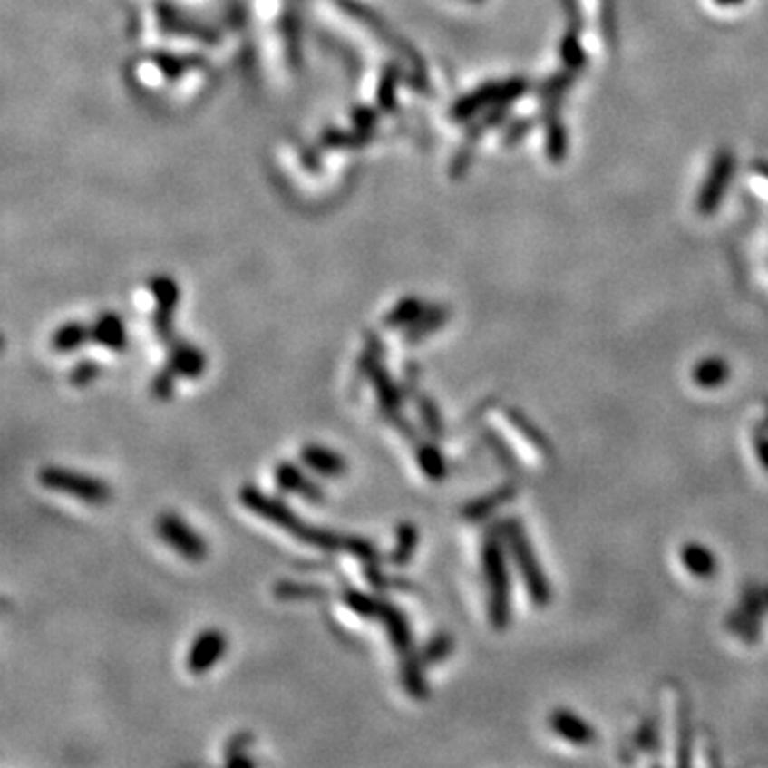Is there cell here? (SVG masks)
Wrapping results in <instances>:
<instances>
[{"mask_svg":"<svg viewBox=\"0 0 768 768\" xmlns=\"http://www.w3.org/2000/svg\"><path fill=\"white\" fill-rule=\"evenodd\" d=\"M238 498L241 506L248 508L252 515L265 519V521L276 525L297 538L299 542L310 544L314 549L326 553H348L361 561V564H380V553L376 544L363 536H350V534H335V531L316 528V525L306 523L304 519L295 515V510L290 508L287 501H282L276 495L265 493L263 489L254 485H244L239 489Z\"/></svg>","mask_w":768,"mask_h":768,"instance_id":"obj_1","label":"cell"},{"mask_svg":"<svg viewBox=\"0 0 768 768\" xmlns=\"http://www.w3.org/2000/svg\"><path fill=\"white\" fill-rule=\"evenodd\" d=\"M39 482L41 487L50 489V491L71 495V498L90 506H102L112 500V487L105 481L77 470L60 468V465H47L41 470Z\"/></svg>","mask_w":768,"mask_h":768,"instance_id":"obj_2","label":"cell"},{"mask_svg":"<svg viewBox=\"0 0 768 768\" xmlns=\"http://www.w3.org/2000/svg\"><path fill=\"white\" fill-rule=\"evenodd\" d=\"M383 355H384L383 344H380L378 337L370 335V340H367V350L365 355L361 356L359 367L363 374L361 378H365L367 383L374 386V391H376L380 414L386 419V416L402 413V403H403V397H406V391H403L402 384H397L395 380H393L389 370H386L383 363Z\"/></svg>","mask_w":768,"mask_h":768,"instance_id":"obj_3","label":"cell"},{"mask_svg":"<svg viewBox=\"0 0 768 768\" xmlns=\"http://www.w3.org/2000/svg\"><path fill=\"white\" fill-rule=\"evenodd\" d=\"M482 570H485L487 589H489V617L493 626H506L508 621V572L504 553L498 538L489 536L485 547H482Z\"/></svg>","mask_w":768,"mask_h":768,"instance_id":"obj_4","label":"cell"},{"mask_svg":"<svg viewBox=\"0 0 768 768\" xmlns=\"http://www.w3.org/2000/svg\"><path fill=\"white\" fill-rule=\"evenodd\" d=\"M156 531H159L160 540L165 542L169 549H173L180 558L189 561H203L208 558V542H205L184 519L175 515V512H162V515L156 519Z\"/></svg>","mask_w":768,"mask_h":768,"instance_id":"obj_5","label":"cell"},{"mask_svg":"<svg viewBox=\"0 0 768 768\" xmlns=\"http://www.w3.org/2000/svg\"><path fill=\"white\" fill-rule=\"evenodd\" d=\"M736 167V159L730 150H719L713 156V162L709 167V173L703 181V189H700L696 197V211L703 216H711L719 209V205L724 201L725 190H728L730 180H733Z\"/></svg>","mask_w":768,"mask_h":768,"instance_id":"obj_6","label":"cell"},{"mask_svg":"<svg viewBox=\"0 0 768 768\" xmlns=\"http://www.w3.org/2000/svg\"><path fill=\"white\" fill-rule=\"evenodd\" d=\"M228 646V640L225 632L216 630V627H208V630L199 632L197 638L192 640L189 656H186V670L190 675H205L216 666V662H220L225 657Z\"/></svg>","mask_w":768,"mask_h":768,"instance_id":"obj_7","label":"cell"},{"mask_svg":"<svg viewBox=\"0 0 768 768\" xmlns=\"http://www.w3.org/2000/svg\"><path fill=\"white\" fill-rule=\"evenodd\" d=\"M274 481L282 493L299 495L301 500L310 501V504H323L325 501V489L310 479L299 465L280 462L274 468Z\"/></svg>","mask_w":768,"mask_h":768,"instance_id":"obj_8","label":"cell"},{"mask_svg":"<svg viewBox=\"0 0 768 768\" xmlns=\"http://www.w3.org/2000/svg\"><path fill=\"white\" fill-rule=\"evenodd\" d=\"M506 534L510 536V544H512V551H515L517 559H519V568H521L525 583H528V589H531V594H534V600L544 604L549 600V589L544 588V580L540 577V570H538L536 559L531 551L528 549V544H525L523 536H521V528H519L517 523H506Z\"/></svg>","mask_w":768,"mask_h":768,"instance_id":"obj_9","label":"cell"},{"mask_svg":"<svg viewBox=\"0 0 768 768\" xmlns=\"http://www.w3.org/2000/svg\"><path fill=\"white\" fill-rule=\"evenodd\" d=\"M152 293L156 301H159V312H156L152 318L154 334L162 344H165V346H171V344L175 342L173 310H175V304H178V287H175L171 280L160 277V280L152 282Z\"/></svg>","mask_w":768,"mask_h":768,"instance_id":"obj_10","label":"cell"},{"mask_svg":"<svg viewBox=\"0 0 768 768\" xmlns=\"http://www.w3.org/2000/svg\"><path fill=\"white\" fill-rule=\"evenodd\" d=\"M299 459L304 462L306 468H310L314 474L325 476V479H340L348 470L346 457L340 455V452L334 449H329V446L316 442L301 446Z\"/></svg>","mask_w":768,"mask_h":768,"instance_id":"obj_11","label":"cell"},{"mask_svg":"<svg viewBox=\"0 0 768 768\" xmlns=\"http://www.w3.org/2000/svg\"><path fill=\"white\" fill-rule=\"evenodd\" d=\"M167 365L171 367L180 378L197 380L205 370H208V356H205L197 346H192V344L175 340L171 346H169Z\"/></svg>","mask_w":768,"mask_h":768,"instance_id":"obj_12","label":"cell"},{"mask_svg":"<svg viewBox=\"0 0 768 768\" xmlns=\"http://www.w3.org/2000/svg\"><path fill=\"white\" fill-rule=\"evenodd\" d=\"M90 340L102 348L113 350V353H124L126 346H129V337H126L122 318L112 312L96 318L94 326L90 329Z\"/></svg>","mask_w":768,"mask_h":768,"instance_id":"obj_13","label":"cell"},{"mask_svg":"<svg viewBox=\"0 0 768 768\" xmlns=\"http://www.w3.org/2000/svg\"><path fill=\"white\" fill-rule=\"evenodd\" d=\"M337 600H340L348 610H353L356 617H361V619H370V621L378 619L380 607H383V598L365 594V591L353 588L350 583L342 585L340 591H337Z\"/></svg>","mask_w":768,"mask_h":768,"instance_id":"obj_14","label":"cell"},{"mask_svg":"<svg viewBox=\"0 0 768 768\" xmlns=\"http://www.w3.org/2000/svg\"><path fill=\"white\" fill-rule=\"evenodd\" d=\"M416 547H419V530H416V525L410 521L399 523L395 531V547H393V551L389 555L391 566H397V568L408 566L414 558Z\"/></svg>","mask_w":768,"mask_h":768,"instance_id":"obj_15","label":"cell"},{"mask_svg":"<svg viewBox=\"0 0 768 768\" xmlns=\"http://www.w3.org/2000/svg\"><path fill=\"white\" fill-rule=\"evenodd\" d=\"M553 730L558 733L561 739L577 743V745H585V743H589L594 739V730L589 728L588 724L583 722V719H578L574 713L570 711H558L551 719Z\"/></svg>","mask_w":768,"mask_h":768,"instance_id":"obj_16","label":"cell"},{"mask_svg":"<svg viewBox=\"0 0 768 768\" xmlns=\"http://www.w3.org/2000/svg\"><path fill=\"white\" fill-rule=\"evenodd\" d=\"M274 594L277 600L301 602V600H325L331 596V589L318 583H295V580H280L276 583Z\"/></svg>","mask_w":768,"mask_h":768,"instance_id":"obj_17","label":"cell"},{"mask_svg":"<svg viewBox=\"0 0 768 768\" xmlns=\"http://www.w3.org/2000/svg\"><path fill=\"white\" fill-rule=\"evenodd\" d=\"M90 340V329L82 323H64L53 331L50 346L60 355L75 353L77 348H82L83 344Z\"/></svg>","mask_w":768,"mask_h":768,"instance_id":"obj_18","label":"cell"},{"mask_svg":"<svg viewBox=\"0 0 768 768\" xmlns=\"http://www.w3.org/2000/svg\"><path fill=\"white\" fill-rule=\"evenodd\" d=\"M416 463L423 474L429 481L440 482L446 476V462L442 451L438 449L433 442H419L416 444Z\"/></svg>","mask_w":768,"mask_h":768,"instance_id":"obj_19","label":"cell"},{"mask_svg":"<svg viewBox=\"0 0 768 768\" xmlns=\"http://www.w3.org/2000/svg\"><path fill=\"white\" fill-rule=\"evenodd\" d=\"M446 323V312L442 307H433V310L423 312L419 320H414L413 325L408 326L406 335H403V342L406 344H419L423 337L432 335L435 329H440Z\"/></svg>","mask_w":768,"mask_h":768,"instance_id":"obj_20","label":"cell"},{"mask_svg":"<svg viewBox=\"0 0 768 768\" xmlns=\"http://www.w3.org/2000/svg\"><path fill=\"white\" fill-rule=\"evenodd\" d=\"M452 649H455V640H452L451 634L440 632L432 637L425 643V646L419 651L423 666H435V664L449 660Z\"/></svg>","mask_w":768,"mask_h":768,"instance_id":"obj_21","label":"cell"},{"mask_svg":"<svg viewBox=\"0 0 768 768\" xmlns=\"http://www.w3.org/2000/svg\"><path fill=\"white\" fill-rule=\"evenodd\" d=\"M547 154L553 162H561L568 152L566 126L559 122L558 113H547Z\"/></svg>","mask_w":768,"mask_h":768,"instance_id":"obj_22","label":"cell"},{"mask_svg":"<svg viewBox=\"0 0 768 768\" xmlns=\"http://www.w3.org/2000/svg\"><path fill=\"white\" fill-rule=\"evenodd\" d=\"M416 408H419L423 429H425L427 435H432L433 440L442 438L444 425H442V416H440L438 403H435L427 393H421V395L416 397Z\"/></svg>","mask_w":768,"mask_h":768,"instance_id":"obj_23","label":"cell"},{"mask_svg":"<svg viewBox=\"0 0 768 768\" xmlns=\"http://www.w3.org/2000/svg\"><path fill=\"white\" fill-rule=\"evenodd\" d=\"M425 312L423 310V304L416 297H406L402 299L399 304L393 307V310L386 314L384 318V326H389V329H399V326H410L414 323V320H419L421 314Z\"/></svg>","mask_w":768,"mask_h":768,"instance_id":"obj_24","label":"cell"},{"mask_svg":"<svg viewBox=\"0 0 768 768\" xmlns=\"http://www.w3.org/2000/svg\"><path fill=\"white\" fill-rule=\"evenodd\" d=\"M508 498H510V489H500V491L489 493L487 498L470 501V504L463 508V517L468 519V521H481V519H485L493 508L504 504Z\"/></svg>","mask_w":768,"mask_h":768,"instance_id":"obj_25","label":"cell"},{"mask_svg":"<svg viewBox=\"0 0 768 768\" xmlns=\"http://www.w3.org/2000/svg\"><path fill=\"white\" fill-rule=\"evenodd\" d=\"M681 559L685 561V568L692 574H696V577H706V574L713 572V555L706 551L703 544H687L685 549H683Z\"/></svg>","mask_w":768,"mask_h":768,"instance_id":"obj_26","label":"cell"},{"mask_svg":"<svg viewBox=\"0 0 768 768\" xmlns=\"http://www.w3.org/2000/svg\"><path fill=\"white\" fill-rule=\"evenodd\" d=\"M725 378H728V365L719 359L703 361L696 370H694V380H696L698 386H705V389L719 386Z\"/></svg>","mask_w":768,"mask_h":768,"instance_id":"obj_27","label":"cell"},{"mask_svg":"<svg viewBox=\"0 0 768 768\" xmlns=\"http://www.w3.org/2000/svg\"><path fill=\"white\" fill-rule=\"evenodd\" d=\"M559 56H561V60H564L568 71L583 69L585 52H583V45H580V36L574 33L572 28L568 30V34L564 36V39H561Z\"/></svg>","mask_w":768,"mask_h":768,"instance_id":"obj_28","label":"cell"},{"mask_svg":"<svg viewBox=\"0 0 768 768\" xmlns=\"http://www.w3.org/2000/svg\"><path fill=\"white\" fill-rule=\"evenodd\" d=\"M252 734L250 733H238L233 736L231 741L227 743V758H225V762L228 766H235V764H241V766H252L254 764V760L252 758H246V749H248V745H252Z\"/></svg>","mask_w":768,"mask_h":768,"instance_id":"obj_29","label":"cell"},{"mask_svg":"<svg viewBox=\"0 0 768 768\" xmlns=\"http://www.w3.org/2000/svg\"><path fill=\"white\" fill-rule=\"evenodd\" d=\"M99 376H101V365H99V363H94V361H90V359H83V361L77 363V365L71 370L69 383L73 386H75V389H86V386L96 383V380H99Z\"/></svg>","mask_w":768,"mask_h":768,"instance_id":"obj_30","label":"cell"},{"mask_svg":"<svg viewBox=\"0 0 768 768\" xmlns=\"http://www.w3.org/2000/svg\"><path fill=\"white\" fill-rule=\"evenodd\" d=\"M178 378L180 376L171 370V367H169V365L162 367V370L154 376L152 384H150V391H152V397L159 399V402H169V399L173 397L175 380H178Z\"/></svg>","mask_w":768,"mask_h":768,"instance_id":"obj_31","label":"cell"},{"mask_svg":"<svg viewBox=\"0 0 768 768\" xmlns=\"http://www.w3.org/2000/svg\"><path fill=\"white\" fill-rule=\"evenodd\" d=\"M713 3L717 5V7H724V9H733V7H741L743 3H745V0H713Z\"/></svg>","mask_w":768,"mask_h":768,"instance_id":"obj_32","label":"cell"},{"mask_svg":"<svg viewBox=\"0 0 768 768\" xmlns=\"http://www.w3.org/2000/svg\"><path fill=\"white\" fill-rule=\"evenodd\" d=\"M753 171H755V175H760L762 180H766V181H768V162H764V160H758V162H755Z\"/></svg>","mask_w":768,"mask_h":768,"instance_id":"obj_33","label":"cell"}]
</instances>
